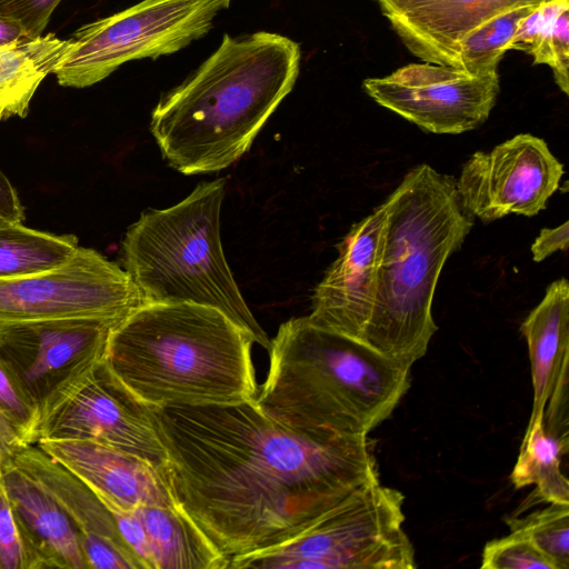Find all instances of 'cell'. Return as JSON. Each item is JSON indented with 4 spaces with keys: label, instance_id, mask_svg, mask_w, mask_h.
Masks as SVG:
<instances>
[{
    "label": "cell",
    "instance_id": "6da1fadb",
    "mask_svg": "<svg viewBox=\"0 0 569 569\" xmlns=\"http://www.w3.org/2000/svg\"><path fill=\"white\" fill-rule=\"evenodd\" d=\"M153 413L177 506L229 560L282 541L379 477L368 436H306L254 400Z\"/></svg>",
    "mask_w": 569,
    "mask_h": 569
},
{
    "label": "cell",
    "instance_id": "7a4b0ae2",
    "mask_svg": "<svg viewBox=\"0 0 569 569\" xmlns=\"http://www.w3.org/2000/svg\"><path fill=\"white\" fill-rule=\"evenodd\" d=\"M300 57L299 44L279 33L224 34L151 112L150 131L169 166L197 174L236 162L291 92Z\"/></svg>",
    "mask_w": 569,
    "mask_h": 569
},
{
    "label": "cell",
    "instance_id": "3957f363",
    "mask_svg": "<svg viewBox=\"0 0 569 569\" xmlns=\"http://www.w3.org/2000/svg\"><path fill=\"white\" fill-rule=\"evenodd\" d=\"M382 204L376 298L361 341L411 367L437 331L431 308L441 270L475 217L456 179L427 163L412 168Z\"/></svg>",
    "mask_w": 569,
    "mask_h": 569
},
{
    "label": "cell",
    "instance_id": "277c9868",
    "mask_svg": "<svg viewBox=\"0 0 569 569\" xmlns=\"http://www.w3.org/2000/svg\"><path fill=\"white\" fill-rule=\"evenodd\" d=\"M268 351V373L254 403L306 436H368L410 387V366L308 317L283 322Z\"/></svg>",
    "mask_w": 569,
    "mask_h": 569
},
{
    "label": "cell",
    "instance_id": "5b68a950",
    "mask_svg": "<svg viewBox=\"0 0 569 569\" xmlns=\"http://www.w3.org/2000/svg\"><path fill=\"white\" fill-rule=\"evenodd\" d=\"M250 331L217 308L146 303L112 331L107 363L152 408L256 399Z\"/></svg>",
    "mask_w": 569,
    "mask_h": 569
},
{
    "label": "cell",
    "instance_id": "8992f818",
    "mask_svg": "<svg viewBox=\"0 0 569 569\" xmlns=\"http://www.w3.org/2000/svg\"><path fill=\"white\" fill-rule=\"evenodd\" d=\"M224 196L221 178L198 184L170 208L143 211L124 234L123 267L143 305L189 302L217 308L268 350L270 340L240 293L222 250Z\"/></svg>",
    "mask_w": 569,
    "mask_h": 569
},
{
    "label": "cell",
    "instance_id": "52a82bcc",
    "mask_svg": "<svg viewBox=\"0 0 569 569\" xmlns=\"http://www.w3.org/2000/svg\"><path fill=\"white\" fill-rule=\"evenodd\" d=\"M403 495L379 477L356 487L272 546L232 557V569H413Z\"/></svg>",
    "mask_w": 569,
    "mask_h": 569
},
{
    "label": "cell",
    "instance_id": "ba28073f",
    "mask_svg": "<svg viewBox=\"0 0 569 569\" xmlns=\"http://www.w3.org/2000/svg\"><path fill=\"white\" fill-rule=\"evenodd\" d=\"M232 0H141L79 28L52 73L63 87L86 88L120 66L157 59L206 36Z\"/></svg>",
    "mask_w": 569,
    "mask_h": 569
},
{
    "label": "cell",
    "instance_id": "9c48e42d",
    "mask_svg": "<svg viewBox=\"0 0 569 569\" xmlns=\"http://www.w3.org/2000/svg\"><path fill=\"white\" fill-rule=\"evenodd\" d=\"M59 438L92 440L161 471L167 465L153 408L114 375L106 359L73 373L40 401L34 443Z\"/></svg>",
    "mask_w": 569,
    "mask_h": 569
},
{
    "label": "cell",
    "instance_id": "30bf717a",
    "mask_svg": "<svg viewBox=\"0 0 569 569\" xmlns=\"http://www.w3.org/2000/svg\"><path fill=\"white\" fill-rule=\"evenodd\" d=\"M142 305L124 269L80 246L57 267L0 279V329L66 319H123Z\"/></svg>",
    "mask_w": 569,
    "mask_h": 569
},
{
    "label": "cell",
    "instance_id": "8fae6325",
    "mask_svg": "<svg viewBox=\"0 0 569 569\" xmlns=\"http://www.w3.org/2000/svg\"><path fill=\"white\" fill-rule=\"evenodd\" d=\"M366 93L381 107L432 133L457 134L483 123L496 104L498 72L476 76L431 62L406 64L367 78Z\"/></svg>",
    "mask_w": 569,
    "mask_h": 569
},
{
    "label": "cell",
    "instance_id": "7c38bea8",
    "mask_svg": "<svg viewBox=\"0 0 569 569\" xmlns=\"http://www.w3.org/2000/svg\"><path fill=\"white\" fill-rule=\"evenodd\" d=\"M563 173V164L543 139L520 133L488 152L471 154L456 186L465 209L491 222L511 213L536 216L558 190Z\"/></svg>",
    "mask_w": 569,
    "mask_h": 569
},
{
    "label": "cell",
    "instance_id": "4fadbf2b",
    "mask_svg": "<svg viewBox=\"0 0 569 569\" xmlns=\"http://www.w3.org/2000/svg\"><path fill=\"white\" fill-rule=\"evenodd\" d=\"M123 319L80 318L3 328L0 357L39 405L63 380L106 359L112 331Z\"/></svg>",
    "mask_w": 569,
    "mask_h": 569
},
{
    "label": "cell",
    "instance_id": "5bb4252c",
    "mask_svg": "<svg viewBox=\"0 0 569 569\" xmlns=\"http://www.w3.org/2000/svg\"><path fill=\"white\" fill-rule=\"evenodd\" d=\"M383 219L385 207L380 204L338 243V257L312 295L307 317L313 325L362 340L375 305Z\"/></svg>",
    "mask_w": 569,
    "mask_h": 569
},
{
    "label": "cell",
    "instance_id": "9a60e30c",
    "mask_svg": "<svg viewBox=\"0 0 569 569\" xmlns=\"http://www.w3.org/2000/svg\"><path fill=\"white\" fill-rule=\"evenodd\" d=\"M34 445L112 510L177 506L162 471L133 455L88 439H41Z\"/></svg>",
    "mask_w": 569,
    "mask_h": 569
},
{
    "label": "cell",
    "instance_id": "2e32d148",
    "mask_svg": "<svg viewBox=\"0 0 569 569\" xmlns=\"http://www.w3.org/2000/svg\"><path fill=\"white\" fill-rule=\"evenodd\" d=\"M547 0H377L405 47L417 58L456 68L462 38L508 10Z\"/></svg>",
    "mask_w": 569,
    "mask_h": 569
},
{
    "label": "cell",
    "instance_id": "e0dca14e",
    "mask_svg": "<svg viewBox=\"0 0 569 569\" xmlns=\"http://www.w3.org/2000/svg\"><path fill=\"white\" fill-rule=\"evenodd\" d=\"M528 342L533 403L527 430L545 420L546 406L557 386L568 381L569 283L551 282L539 305L520 327Z\"/></svg>",
    "mask_w": 569,
    "mask_h": 569
},
{
    "label": "cell",
    "instance_id": "ac0fdd59",
    "mask_svg": "<svg viewBox=\"0 0 569 569\" xmlns=\"http://www.w3.org/2000/svg\"><path fill=\"white\" fill-rule=\"evenodd\" d=\"M3 481L38 569H88L79 532L62 508L14 467Z\"/></svg>",
    "mask_w": 569,
    "mask_h": 569
},
{
    "label": "cell",
    "instance_id": "d6986e66",
    "mask_svg": "<svg viewBox=\"0 0 569 569\" xmlns=\"http://www.w3.org/2000/svg\"><path fill=\"white\" fill-rule=\"evenodd\" d=\"M13 467L44 490L68 515L80 540L100 538L117 546L131 558L138 569L139 560L124 541L116 516L79 478L51 459L36 445L20 449Z\"/></svg>",
    "mask_w": 569,
    "mask_h": 569
},
{
    "label": "cell",
    "instance_id": "ffe728a7",
    "mask_svg": "<svg viewBox=\"0 0 569 569\" xmlns=\"http://www.w3.org/2000/svg\"><path fill=\"white\" fill-rule=\"evenodd\" d=\"M144 529L156 569H227L229 559L178 507L133 510Z\"/></svg>",
    "mask_w": 569,
    "mask_h": 569
},
{
    "label": "cell",
    "instance_id": "44dd1931",
    "mask_svg": "<svg viewBox=\"0 0 569 569\" xmlns=\"http://www.w3.org/2000/svg\"><path fill=\"white\" fill-rule=\"evenodd\" d=\"M68 47L69 40L48 33L0 48V120L28 114L36 90Z\"/></svg>",
    "mask_w": 569,
    "mask_h": 569
},
{
    "label": "cell",
    "instance_id": "7402d4cb",
    "mask_svg": "<svg viewBox=\"0 0 569 569\" xmlns=\"http://www.w3.org/2000/svg\"><path fill=\"white\" fill-rule=\"evenodd\" d=\"M567 450L568 436L548 432L545 422L527 430L510 475L515 488L536 485L535 498L569 505V481L560 469L561 456Z\"/></svg>",
    "mask_w": 569,
    "mask_h": 569
},
{
    "label": "cell",
    "instance_id": "603a6c76",
    "mask_svg": "<svg viewBox=\"0 0 569 569\" xmlns=\"http://www.w3.org/2000/svg\"><path fill=\"white\" fill-rule=\"evenodd\" d=\"M73 234H53L13 223L0 228V279L57 267L79 247Z\"/></svg>",
    "mask_w": 569,
    "mask_h": 569
},
{
    "label": "cell",
    "instance_id": "cb8c5ba5",
    "mask_svg": "<svg viewBox=\"0 0 569 569\" xmlns=\"http://www.w3.org/2000/svg\"><path fill=\"white\" fill-rule=\"evenodd\" d=\"M535 7L526 6L508 10L468 32L458 46L456 68L476 76L498 72L501 58L511 50L520 21Z\"/></svg>",
    "mask_w": 569,
    "mask_h": 569
},
{
    "label": "cell",
    "instance_id": "d4e9b609",
    "mask_svg": "<svg viewBox=\"0 0 569 569\" xmlns=\"http://www.w3.org/2000/svg\"><path fill=\"white\" fill-rule=\"evenodd\" d=\"M506 523L527 537L556 569H569V505L550 503L525 517H508Z\"/></svg>",
    "mask_w": 569,
    "mask_h": 569
},
{
    "label": "cell",
    "instance_id": "484cf974",
    "mask_svg": "<svg viewBox=\"0 0 569 569\" xmlns=\"http://www.w3.org/2000/svg\"><path fill=\"white\" fill-rule=\"evenodd\" d=\"M0 409L18 429L23 441L28 446L34 445L39 405L31 398L17 375L1 357Z\"/></svg>",
    "mask_w": 569,
    "mask_h": 569
},
{
    "label": "cell",
    "instance_id": "4316f807",
    "mask_svg": "<svg viewBox=\"0 0 569 569\" xmlns=\"http://www.w3.org/2000/svg\"><path fill=\"white\" fill-rule=\"evenodd\" d=\"M481 560L482 569H556L527 537L513 531L488 541Z\"/></svg>",
    "mask_w": 569,
    "mask_h": 569
},
{
    "label": "cell",
    "instance_id": "83f0119b",
    "mask_svg": "<svg viewBox=\"0 0 569 569\" xmlns=\"http://www.w3.org/2000/svg\"><path fill=\"white\" fill-rule=\"evenodd\" d=\"M535 64L552 69L559 89L569 93V7L562 9L549 23L530 53Z\"/></svg>",
    "mask_w": 569,
    "mask_h": 569
},
{
    "label": "cell",
    "instance_id": "f1b7e54d",
    "mask_svg": "<svg viewBox=\"0 0 569 569\" xmlns=\"http://www.w3.org/2000/svg\"><path fill=\"white\" fill-rule=\"evenodd\" d=\"M0 568L38 569L12 508L3 477L0 478Z\"/></svg>",
    "mask_w": 569,
    "mask_h": 569
},
{
    "label": "cell",
    "instance_id": "f546056e",
    "mask_svg": "<svg viewBox=\"0 0 569 569\" xmlns=\"http://www.w3.org/2000/svg\"><path fill=\"white\" fill-rule=\"evenodd\" d=\"M61 0H0V16L21 23L28 37L42 34Z\"/></svg>",
    "mask_w": 569,
    "mask_h": 569
},
{
    "label": "cell",
    "instance_id": "4dcf8cb0",
    "mask_svg": "<svg viewBox=\"0 0 569 569\" xmlns=\"http://www.w3.org/2000/svg\"><path fill=\"white\" fill-rule=\"evenodd\" d=\"M567 7H569V0H547L536 6L520 21L511 49L530 54L552 19Z\"/></svg>",
    "mask_w": 569,
    "mask_h": 569
},
{
    "label": "cell",
    "instance_id": "1f68e13d",
    "mask_svg": "<svg viewBox=\"0 0 569 569\" xmlns=\"http://www.w3.org/2000/svg\"><path fill=\"white\" fill-rule=\"evenodd\" d=\"M569 246V223L565 221L556 228L541 229L531 244L535 262H540L557 251H566Z\"/></svg>",
    "mask_w": 569,
    "mask_h": 569
},
{
    "label": "cell",
    "instance_id": "d6a6232c",
    "mask_svg": "<svg viewBox=\"0 0 569 569\" xmlns=\"http://www.w3.org/2000/svg\"><path fill=\"white\" fill-rule=\"evenodd\" d=\"M26 446L18 429L0 409V478L13 467L16 453Z\"/></svg>",
    "mask_w": 569,
    "mask_h": 569
},
{
    "label": "cell",
    "instance_id": "836d02e7",
    "mask_svg": "<svg viewBox=\"0 0 569 569\" xmlns=\"http://www.w3.org/2000/svg\"><path fill=\"white\" fill-rule=\"evenodd\" d=\"M23 219L24 210L19 196L9 179L0 170V228L21 223Z\"/></svg>",
    "mask_w": 569,
    "mask_h": 569
},
{
    "label": "cell",
    "instance_id": "e575fe53",
    "mask_svg": "<svg viewBox=\"0 0 569 569\" xmlns=\"http://www.w3.org/2000/svg\"><path fill=\"white\" fill-rule=\"evenodd\" d=\"M28 39L31 38L28 37L21 23L0 16V48Z\"/></svg>",
    "mask_w": 569,
    "mask_h": 569
},
{
    "label": "cell",
    "instance_id": "d590c367",
    "mask_svg": "<svg viewBox=\"0 0 569 569\" xmlns=\"http://www.w3.org/2000/svg\"><path fill=\"white\" fill-rule=\"evenodd\" d=\"M377 1V0H376Z\"/></svg>",
    "mask_w": 569,
    "mask_h": 569
}]
</instances>
